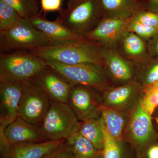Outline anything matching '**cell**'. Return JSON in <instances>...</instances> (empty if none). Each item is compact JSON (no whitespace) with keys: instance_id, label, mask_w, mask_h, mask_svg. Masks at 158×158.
Returning <instances> with one entry per match:
<instances>
[{"instance_id":"cell-24","label":"cell","mask_w":158,"mask_h":158,"mask_svg":"<svg viewBox=\"0 0 158 158\" xmlns=\"http://www.w3.org/2000/svg\"><path fill=\"white\" fill-rule=\"evenodd\" d=\"M104 133L103 158H130L127 148L128 144L124 140H118L113 138L107 131L105 126Z\"/></svg>"},{"instance_id":"cell-18","label":"cell","mask_w":158,"mask_h":158,"mask_svg":"<svg viewBox=\"0 0 158 158\" xmlns=\"http://www.w3.org/2000/svg\"><path fill=\"white\" fill-rule=\"evenodd\" d=\"M29 19L36 28L56 43L78 40L84 38L74 33L57 20L53 21L48 20L41 17L40 15Z\"/></svg>"},{"instance_id":"cell-15","label":"cell","mask_w":158,"mask_h":158,"mask_svg":"<svg viewBox=\"0 0 158 158\" xmlns=\"http://www.w3.org/2000/svg\"><path fill=\"white\" fill-rule=\"evenodd\" d=\"M23 83L0 82V128L4 129L18 116Z\"/></svg>"},{"instance_id":"cell-13","label":"cell","mask_w":158,"mask_h":158,"mask_svg":"<svg viewBox=\"0 0 158 158\" xmlns=\"http://www.w3.org/2000/svg\"><path fill=\"white\" fill-rule=\"evenodd\" d=\"M29 81L43 91L51 100L65 103L68 102L73 85L49 65Z\"/></svg>"},{"instance_id":"cell-12","label":"cell","mask_w":158,"mask_h":158,"mask_svg":"<svg viewBox=\"0 0 158 158\" xmlns=\"http://www.w3.org/2000/svg\"><path fill=\"white\" fill-rule=\"evenodd\" d=\"M100 52L104 67L114 85H125L135 80L136 66L115 48L100 45Z\"/></svg>"},{"instance_id":"cell-27","label":"cell","mask_w":158,"mask_h":158,"mask_svg":"<svg viewBox=\"0 0 158 158\" xmlns=\"http://www.w3.org/2000/svg\"><path fill=\"white\" fill-rule=\"evenodd\" d=\"M158 28L146 25L140 22L131 19L128 26L127 31L132 32L141 37L144 41H148L157 33Z\"/></svg>"},{"instance_id":"cell-5","label":"cell","mask_w":158,"mask_h":158,"mask_svg":"<svg viewBox=\"0 0 158 158\" xmlns=\"http://www.w3.org/2000/svg\"><path fill=\"white\" fill-rule=\"evenodd\" d=\"M80 123L68 104L51 100L48 111L38 126L44 141H56L77 132Z\"/></svg>"},{"instance_id":"cell-8","label":"cell","mask_w":158,"mask_h":158,"mask_svg":"<svg viewBox=\"0 0 158 158\" xmlns=\"http://www.w3.org/2000/svg\"><path fill=\"white\" fill-rule=\"evenodd\" d=\"M51 100L30 81L23 83L18 116L32 124L39 125L46 115Z\"/></svg>"},{"instance_id":"cell-26","label":"cell","mask_w":158,"mask_h":158,"mask_svg":"<svg viewBox=\"0 0 158 158\" xmlns=\"http://www.w3.org/2000/svg\"><path fill=\"white\" fill-rule=\"evenodd\" d=\"M22 18L15 9L0 0V31L11 28Z\"/></svg>"},{"instance_id":"cell-22","label":"cell","mask_w":158,"mask_h":158,"mask_svg":"<svg viewBox=\"0 0 158 158\" xmlns=\"http://www.w3.org/2000/svg\"><path fill=\"white\" fill-rule=\"evenodd\" d=\"M102 118H93L80 122L78 132L92 143L96 149L102 150L104 133Z\"/></svg>"},{"instance_id":"cell-1","label":"cell","mask_w":158,"mask_h":158,"mask_svg":"<svg viewBox=\"0 0 158 158\" xmlns=\"http://www.w3.org/2000/svg\"><path fill=\"white\" fill-rule=\"evenodd\" d=\"M29 52L45 61L66 65L94 63L103 65L100 45L85 38L57 43Z\"/></svg>"},{"instance_id":"cell-3","label":"cell","mask_w":158,"mask_h":158,"mask_svg":"<svg viewBox=\"0 0 158 158\" xmlns=\"http://www.w3.org/2000/svg\"><path fill=\"white\" fill-rule=\"evenodd\" d=\"M48 66L31 52L19 51L0 54V82L24 83Z\"/></svg>"},{"instance_id":"cell-35","label":"cell","mask_w":158,"mask_h":158,"mask_svg":"<svg viewBox=\"0 0 158 158\" xmlns=\"http://www.w3.org/2000/svg\"><path fill=\"white\" fill-rule=\"evenodd\" d=\"M135 158H147L146 154L141 152L135 153Z\"/></svg>"},{"instance_id":"cell-33","label":"cell","mask_w":158,"mask_h":158,"mask_svg":"<svg viewBox=\"0 0 158 158\" xmlns=\"http://www.w3.org/2000/svg\"><path fill=\"white\" fill-rule=\"evenodd\" d=\"M147 158H158V143L153 144L148 150L146 153Z\"/></svg>"},{"instance_id":"cell-14","label":"cell","mask_w":158,"mask_h":158,"mask_svg":"<svg viewBox=\"0 0 158 158\" xmlns=\"http://www.w3.org/2000/svg\"><path fill=\"white\" fill-rule=\"evenodd\" d=\"M131 18H105L84 36V38L99 45L115 48L127 31Z\"/></svg>"},{"instance_id":"cell-19","label":"cell","mask_w":158,"mask_h":158,"mask_svg":"<svg viewBox=\"0 0 158 158\" xmlns=\"http://www.w3.org/2000/svg\"><path fill=\"white\" fill-rule=\"evenodd\" d=\"M101 113L105 128L113 138L123 140L131 113L106 107L101 105Z\"/></svg>"},{"instance_id":"cell-7","label":"cell","mask_w":158,"mask_h":158,"mask_svg":"<svg viewBox=\"0 0 158 158\" xmlns=\"http://www.w3.org/2000/svg\"><path fill=\"white\" fill-rule=\"evenodd\" d=\"M158 138L153 126L152 116L143 110L141 98L131 113L123 140L135 153L146 154L149 148L157 143Z\"/></svg>"},{"instance_id":"cell-34","label":"cell","mask_w":158,"mask_h":158,"mask_svg":"<svg viewBox=\"0 0 158 158\" xmlns=\"http://www.w3.org/2000/svg\"><path fill=\"white\" fill-rule=\"evenodd\" d=\"M146 8L147 11L158 13V0H149Z\"/></svg>"},{"instance_id":"cell-32","label":"cell","mask_w":158,"mask_h":158,"mask_svg":"<svg viewBox=\"0 0 158 158\" xmlns=\"http://www.w3.org/2000/svg\"><path fill=\"white\" fill-rule=\"evenodd\" d=\"M148 50L152 58L158 56V31L155 35L147 41Z\"/></svg>"},{"instance_id":"cell-16","label":"cell","mask_w":158,"mask_h":158,"mask_svg":"<svg viewBox=\"0 0 158 158\" xmlns=\"http://www.w3.org/2000/svg\"><path fill=\"white\" fill-rule=\"evenodd\" d=\"M118 44L123 56L137 68L147 64L153 58L150 56L145 41L132 32H125Z\"/></svg>"},{"instance_id":"cell-6","label":"cell","mask_w":158,"mask_h":158,"mask_svg":"<svg viewBox=\"0 0 158 158\" xmlns=\"http://www.w3.org/2000/svg\"><path fill=\"white\" fill-rule=\"evenodd\" d=\"M99 12L97 0L68 2L67 8L62 11L56 20L74 33L84 37L99 22Z\"/></svg>"},{"instance_id":"cell-21","label":"cell","mask_w":158,"mask_h":158,"mask_svg":"<svg viewBox=\"0 0 158 158\" xmlns=\"http://www.w3.org/2000/svg\"><path fill=\"white\" fill-rule=\"evenodd\" d=\"M99 9L108 17L128 18L138 11L136 0H97Z\"/></svg>"},{"instance_id":"cell-2","label":"cell","mask_w":158,"mask_h":158,"mask_svg":"<svg viewBox=\"0 0 158 158\" xmlns=\"http://www.w3.org/2000/svg\"><path fill=\"white\" fill-rule=\"evenodd\" d=\"M46 62L71 85L86 86L100 92L115 86L105 67L101 64L66 65L53 61Z\"/></svg>"},{"instance_id":"cell-4","label":"cell","mask_w":158,"mask_h":158,"mask_svg":"<svg viewBox=\"0 0 158 158\" xmlns=\"http://www.w3.org/2000/svg\"><path fill=\"white\" fill-rule=\"evenodd\" d=\"M56 43L36 28L28 19L22 18L11 28L0 31L1 53L29 51Z\"/></svg>"},{"instance_id":"cell-20","label":"cell","mask_w":158,"mask_h":158,"mask_svg":"<svg viewBox=\"0 0 158 158\" xmlns=\"http://www.w3.org/2000/svg\"><path fill=\"white\" fill-rule=\"evenodd\" d=\"M65 144L75 158H103L102 150L96 149L91 142L78 131L66 138Z\"/></svg>"},{"instance_id":"cell-10","label":"cell","mask_w":158,"mask_h":158,"mask_svg":"<svg viewBox=\"0 0 158 158\" xmlns=\"http://www.w3.org/2000/svg\"><path fill=\"white\" fill-rule=\"evenodd\" d=\"M65 139L38 143H9L0 132V149L2 158H42L62 147Z\"/></svg>"},{"instance_id":"cell-17","label":"cell","mask_w":158,"mask_h":158,"mask_svg":"<svg viewBox=\"0 0 158 158\" xmlns=\"http://www.w3.org/2000/svg\"><path fill=\"white\" fill-rule=\"evenodd\" d=\"M9 143H38L44 141L38 125L18 116L4 129L0 128Z\"/></svg>"},{"instance_id":"cell-31","label":"cell","mask_w":158,"mask_h":158,"mask_svg":"<svg viewBox=\"0 0 158 158\" xmlns=\"http://www.w3.org/2000/svg\"><path fill=\"white\" fill-rule=\"evenodd\" d=\"M62 0H41L43 11L46 12L58 11L61 10Z\"/></svg>"},{"instance_id":"cell-9","label":"cell","mask_w":158,"mask_h":158,"mask_svg":"<svg viewBox=\"0 0 158 158\" xmlns=\"http://www.w3.org/2000/svg\"><path fill=\"white\" fill-rule=\"evenodd\" d=\"M102 106L132 113L143 96L141 85L134 80L125 85L115 86L101 92Z\"/></svg>"},{"instance_id":"cell-29","label":"cell","mask_w":158,"mask_h":158,"mask_svg":"<svg viewBox=\"0 0 158 158\" xmlns=\"http://www.w3.org/2000/svg\"><path fill=\"white\" fill-rule=\"evenodd\" d=\"M132 18L146 25L158 28V13L148 11H138L133 15Z\"/></svg>"},{"instance_id":"cell-37","label":"cell","mask_w":158,"mask_h":158,"mask_svg":"<svg viewBox=\"0 0 158 158\" xmlns=\"http://www.w3.org/2000/svg\"><path fill=\"white\" fill-rule=\"evenodd\" d=\"M157 108H158V107ZM156 120L158 126V115H157V116H156Z\"/></svg>"},{"instance_id":"cell-28","label":"cell","mask_w":158,"mask_h":158,"mask_svg":"<svg viewBox=\"0 0 158 158\" xmlns=\"http://www.w3.org/2000/svg\"><path fill=\"white\" fill-rule=\"evenodd\" d=\"M141 106L146 113L152 116L158 107V85L143 92Z\"/></svg>"},{"instance_id":"cell-23","label":"cell","mask_w":158,"mask_h":158,"mask_svg":"<svg viewBox=\"0 0 158 158\" xmlns=\"http://www.w3.org/2000/svg\"><path fill=\"white\" fill-rule=\"evenodd\" d=\"M135 81L141 85L143 92L158 85V56L137 68Z\"/></svg>"},{"instance_id":"cell-36","label":"cell","mask_w":158,"mask_h":158,"mask_svg":"<svg viewBox=\"0 0 158 158\" xmlns=\"http://www.w3.org/2000/svg\"><path fill=\"white\" fill-rule=\"evenodd\" d=\"M80 1H82V0H68V2H77Z\"/></svg>"},{"instance_id":"cell-11","label":"cell","mask_w":158,"mask_h":158,"mask_svg":"<svg viewBox=\"0 0 158 158\" xmlns=\"http://www.w3.org/2000/svg\"><path fill=\"white\" fill-rule=\"evenodd\" d=\"M95 90L81 85L72 87L67 104L80 122L101 118L100 101Z\"/></svg>"},{"instance_id":"cell-30","label":"cell","mask_w":158,"mask_h":158,"mask_svg":"<svg viewBox=\"0 0 158 158\" xmlns=\"http://www.w3.org/2000/svg\"><path fill=\"white\" fill-rule=\"evenodd\" d=\"M42 158H75L65 143L62 147Z\"/></svg>"},{"instance_id":"cell-25","label":"cell","mask_w":158,"mask_h":158,"mask_svg":"<svg viewBox=\"0 0 158 158\" xmlns=\"http://www.w3.org/2000/svg\"><path fill=\"white\" fill-rule=\"evenodd\" d=\"M11 6L22 17L30 19L39 15L40 10L37 0H2Z\"/></svg>"}]
</instances>
